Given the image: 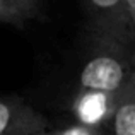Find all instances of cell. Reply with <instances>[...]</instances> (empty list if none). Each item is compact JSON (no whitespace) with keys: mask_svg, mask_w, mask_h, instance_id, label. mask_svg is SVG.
Wrapping results in <instances>:
<instances>
[{"mask_svg":"<svg viewBox=\"0 0 135 135\" xmlns=\"http://www.w3.org/2000/svg\"><path fill=\"white\" fill-rule=\"evenodd\" d=\"M135 50L115 40L91 33V45L79 70L80 89L120 91L135 77Z\"/></svg>","mask_w":135,"mask_h":135,"instance_id":"6da1fadb","label":"cell"},{"mask_svg":"<svg viewBox=\"0 0 135 135\" xmlns=\"http://www.w3.org/2000/svg\"><path fill=\"white\" fill-rule=\"evenodd\" d=\"M89 33L115 40L135 50V29L128 26L122 0H80Z\"/></svg>","mask_w":135,"mask_h":135,"instance_id":"7a4b0ae2","label":"cell"},{"mask_svg":"<svg viewBox=\"0 0 135 135\" xmlns=\"http://www.w3.org/2000/svg\"><path fill=\"white\" fill-rule=\"evenodd\" d=\"M135 79L128 80L120 91H96V89H77L69 103V111L74 123L89 128L104 130L115 108L122 99L125 87Z\"/></svg>","mask_w":135,"mask_h":135,"instance_id":"3957f363","label":"cell"},{"mask_svg":"<svg viewBox=\"0 0 135 135\" xmlns=\"http://www.w3.org/2000/svg\"><path fill=\"white\" fill-rule=\"evenodd\" d=\"M50 127V120L22 98H0V135H41Z\"/></svg>","mask_w":135,"mask_h":135,"instance_id":"277c9868","label":"cell"},{"mask_svg":"<svg viewBox=\"0 0 135 135\" xmlns=\"http://www.w3.org/2000/svg\"><path fill=\"white\" fill-rule=\"evenodd\" d=\"M103 132L106 135H135V79L125 87L118 106Z\"/></svg>","mask_w":135,"mask_h":135,"instance_id":"5b68a950","label":"cell"},{"mask_svg":"<svg viewBox=\"0 0 135 135\" xmlns=\"http://www.w3.org/2000/svg\"><path fill=\"white\" fill-rule=\"evenodd\" d=\"M0 2H3L12 10H16L26 22L31 19H38L43 12L41 0H0Z\"/></svg>","mask_w":135,"mask_h":135,"instance_id":"8992f818","label":"cell"},{"mask_svg":"<svg viewBox=\"0 0 135 135\" xmlns=\"http://www.w3.org/2000/svg\"><path fill=\"white\" fill-rule=\"evenodd\" d=\"M41 135H106V133L98 128H89V127H82L77 123H70V125L56 127V128L50 127Z\"/></svg>","mask_w":135,"mask_h":135,"instance_id":"52a82bcc","label":"cell"},{"mask_svg":"<svg viewBox=\"0 0 135 135\" xmlns=\"http://www.w3.org/2000/svg\"><path fill=\"white\" fill-rule=\"evenodd\" d=\"M0 22L9 24V26H14V27H24L26 21H24L16 10L10 9L9 5H5L3 2H0Z\"/></svg>","mask_w":135,"mask_h":135,"instance_id":"ba28073f","label":"cell"},{"mask_svg":"<svg viewBox=\"0 0 135 135\" xmlns=\"http://www.w3.org/2000/svg\"><path fill=\"white\" fill-rule=\"evenodd\" d=\"M123 2V10H125V17L128 26L135 29V0H122Z\"/></svg>","mask_w":135,"mask_h":135,"instance_id":"9c48e42d","label":"cell"}]
</instances>
